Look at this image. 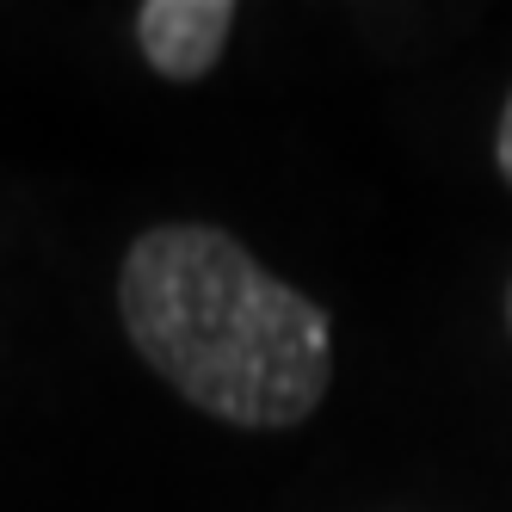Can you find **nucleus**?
Returning <instances> with one entry per match:
<instances>
[{
    "label": "nucleus",
    "mask_w": 512,
    "mask_h": 512,
    "mask_svg": "<svg viewBox=\"0 0 512 512\" xmlns=\"http://www.w3.org/2000/svg\"><path fill=\"white\" fill-rule=\"evenodd\" d=\"M118 315L142 364L229 426H297L334 383L327 309L210 223L136 235L118 272Z\"/></svg>",
    "instance_id": "nucleus-1"
},
{
    "label": "nucleus",
    "mask_w": 512,
    "mask_h": 512,
    "mask_svg": "<svg viewBox=\"0 0 512 512\" xmlns=\"http://www.w3.org/2000/svg\"><path fill=\"white\" fill-rule=\"evenodd\" d=\"M229 31V0H149V7H136V44L167 81H204L216 56L229 50Z\"/></svg>",
    "instance_id": "nucleus-2"
},
{
    "label": "nucleus",
    "mask_w": 512,
    "mask_h": 512,
    "mask_svg": "<svg viewBox=\"0 0 512 512\" xmlns=\"http://www.w3.org/2000/svg\"><path fill=\"white\" fill-rule=\"evenodd\" d=\"M494 155H500V173H506V186H512V99H506V112H500V136H494Z\"/></svg>",
    "instance_id": "nucleus-3"
},
{
    "label": "nucleus",
    "mask_w": 512,
    "mask_h": 512,
    "mask_svg": "<svg viewBox=\"0 0 512 512\" xmlns=\"http://www.w3.org/2000/svg\"><path fill=\"white\" fill-rule=\"evenodd\" d=\"M506 321H512V290H506Z\"/></svg>",
    "instance_id": "nucleus-4"
}]
</instances>
